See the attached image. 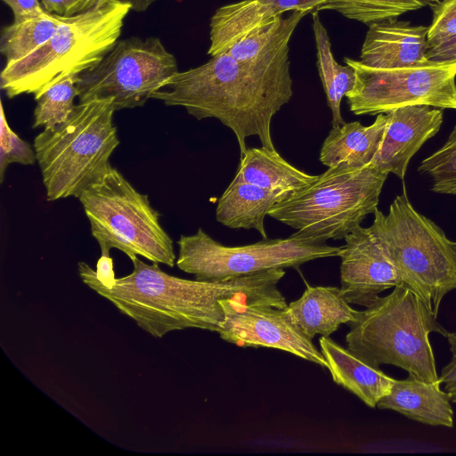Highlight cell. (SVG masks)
Listing matches in <instances>:
<instances>
[{
    "mask_svg": "<svg viewBox=\"0 0 456 456\" xmlns=\"http://www.w3.org/2000/svg\"><path fill=\"white\" fill-rule=\"evenodd\" d=\"M132 262L133 272L108 286L84 262L77 265L78 273L86 285L155 338L187 328L217 331L224 316L221 305L224 299L281 309L288 306L277 288L284 269L207 281L169 275L157 263L147 265L137 256Z\"/></svg>",
    "mask_w": 456,
    "mask_h": 456,
    "instance_id": "cell-1",
    "label": "cell"
},
{
    "mask_svg": "<svg viewBox=\"0 0 456 456\" xmlns=\"http://www.w3.org/2000/svg\"><path fill=\"white\" fill-rule=\"evenodd\" d=\"M289 66V46L249 62L223 53L200 66L177 71L151 98L183 107L199 120L217 118L234 133L240 158L251 135L274 151L272 119L293 94Z\"/></svg>",
    "mask_w": 456,
    "mask_h": 456,
    "instance_id": "cell-2",
    "label": "cell"
},
{
    "mask_svg": "<svg viewBox=\"0 0 456 456\" xmlns=\"http://www.w3.org/2000/svg\"><path fill=\"white\" fill-rule=\"evenodd\" d=\"M127 4L107 0L66 16L52 37L23 59L5 63L0 86L9 98L23 94L37 98L52 85L97 64L118 41Z\"/></svg>",
    "mask_w": 456,
    "mask_h": 456,
    "instance_id": "cell-3",
    "label": "cell"
},
{
    "mask_svg": "<svg viewBox=\"0 0 456 456\" xmlns=\"http://www.w3.org/2000/svg\"><path fill=\"white\" fill-rule=\"evenodd\" d=\"M448 332L420 297L398 284L350 326L347 348L370 364L397 366L421 381L440 384L429 335Z\"/></svg>",
    "mask_w": 456,
    "mask_h": 456,
    "instance_id": "cell-4",
    "label": "cell"
},
{
    "mask_svg": "<svg viewBox=\"0 0 456 456\" xmlns=\"http://www.w3.org/2000/svg\"><path fill=\"white\" fill-rule=\"evenodd\" d=\"M111 99L79 102L69 118L54 128H44L34 140L48 200L79 198L102 177L119 140L113 123Z\"/></svg>",
    "mask_w": 456,
    "mask_h": 456,
    "instance_id": "cell-5",
    "label": "cell"
},
{
    "mask_svg": "<svg viewBox=\"0 0 456 456\" xmlns=\"http://www.w3.org/2000/svg\"><path fill=\"white\" fill-rule=\"evenodd\" d=\"M387 175L370 164L328 167L277 203L268 216L307 237L345 239L378 208Z\"/></svg>",
    "mask_w": 456,
    "mask_h": 456,
    "instance_id": "cell-6",
    "label": "cell"
},
{
    "mask_svg": "<svg viewBox=\"0 0 456 456\" xmlns=\"http://www.w3.org/2000/svg\"><path fill=\"white\" fill-rule=\"evenodd\" d=\"M372 225L397 271L400 284L415 292L437 317L446 294L456 289V244L411 205L405 190L387 215L378 208Z\"/></svg>",
    "mask_w": 456,
    "mask_h": 456,
    "instance_id": "cell-7",
    "label": "cell"
},
{
    "mask_svg": "<svg viewBox=\"0 0 456 456\" xmlns=\"http://www.w3.org/2000/svg\"><path fill=\"white\" fill-rule=\"evenodd\" d=\"M78 199L102 255L110 256L114 248L131 260L141 256L174 266L173 241L160 225V214L118 169L110 166Z\"/></svg>",
    "mask_w": 456,
    "mask_h": 456,
    "instance_id": "cell-8",
    "label": "cell"
},
{
    "mask_svg": "<svg viewBox=\"0 0 456 456\" xmlns=\"http://www.w3.org/2000/svg\"><path fill=\"white\" fill-rule=\"evenodd\" d=\"M176 265L196 280L215 281L265 271L297 268L318 258L339 256L342 247L297 232L287 238L263 239L253 244L225 246L201 228L193 235H182Z\"/></svg>",
    "mask_w": 456,
    "mask_h": 456,
    "instance_id": "cell-9",
    "label": "cell"
},
{
    "mask_svg": "<svg viewBox=\"0 0 456 456\" xmlns=\"http://www.w3.org/2000/svg\"><path fill=\"white\" fill-rule=\"evenodd\" d=\"M178 71L159 37L119 40L94 66L77 77L79 102L111 99L115 110L143 106Z\"/></svg>",
    "mask_w": 456,
    "mask_h": 456,
    "instance_id": "cell-10",
    "label": "cell"
},
{
    "mask_svg": "<svg viewBox=\"0 0 456 456\" xmlns=\"http://www.w3.org/2000/svg\"><path fill=\"white\" fill-rule=\"evenodd\" d=\"M355 73L346 95L355 115L388 113L409 105L456 110V61H427L401 68L375 69L345 58Z\"/></svg>",
    "mask_w": 456,
    "mask_h": 456,
    "instance_id": "cell-11",
    "label": "cell"
},
{
    "mask_svg": "<svg viewBox=\"0 0 456 456\" xmlns=\"http://www.w3.org/2000/svg\"><path fill=\"white\" fill-rule=\"evenodd\" d=\"M221 305L224 316L216 332L224 341L240 346L285 351L328 368L321 350L291 321L286 308L248 304L237 299L222 300Z\"/></svg>",
    "mask_w": 456,
    "mask_h": 456,
    "instance_id": "cell-12",
    "label": "cell"
},
{
    "mask_svg": "<svg viewBox=\"0 0 456 456\" xmlns=\"http://www.w3.org/2000/svg\"><path fill=\"white\" fill-rule=\"evenodd\" d=\"M339 254L341 290L349 304L371 305L385 290L400 284L388 251L371 224L356 226Z\"/></svg>",
    "mask_w": 456,
    "mask_h": 456,
    "instance_id": "cell-13",
    "label": "cell"
},
{
    "mask_svg": "<svg viewBox=\"0 0 456 456\" xmlns=\"http://www.w3.org/2000/svg\"><path fill=\"white\" fill-rule=\"evenodd\" d=\"M387 114L383 139L370 165L403 180L412 156L439 131L444 112L428 105H409Z\"/></svg>",
    "mask_w": 456,
    "mask_h": 456,
    "instance_id": "cell-14",
    "label": "cell"
},
{
    "mask_svg": "<svg viewBox=\"0 0 456 456\" xmlns=\"http://www.w3.org/2000/svg\"><path fill=\"white\" fill-rule=\"evenodd\" d=\"M329 0H242L216 9L210 20L208 54L224 53L231 45L256 30L268 26L289 11L316 8Z\"/></svg>",
    "mask_w": 456,
    "mask_h": 456,
    "instance_id": "cell-15",
    "label": "cell"
},
{
    "mask_svg": "<svg viewBox=\"0 0 456 456\" xmlns=\"http://www.w3.org/2000/svg\"><path fill=\"white\" fill-rule=\"evenodd\" d=\"M428 27L389 19L369 26L360 61L375 69L407 67L427 61Z\"/></svg>",
    "mask_w": 456,
    "mask_h": 456,
    "instance_id": "cell-16",
    "label": "cell"
},
{
    "mask_svg": "<svg viewBox=\"0 0 456 456\" xmlns=\"http://www.w3.org/2000/svg\"><path fill=\"white\" fill-rule=\"evenodd\" d=\"M291 321L307 337H330L341 324L349 327L361 317L362 311L350 306L340 288L308 285L302 296L286 307Z\"/></svg>",
    "mask_w": 456,
    "mask_h": 456,
    "instance_id": "cell-17",
    "label": "cell"
},
{
    "mask_svg": "<svg viewBox=\"0 0 456 456\" xmlns=\"http://www.w3.org/2000/svg\"><path fill=\"white\" fill-rule=\"evenodd\" d=\"M319 344L333 381L355 395L368 407H377L390 392L395 379L379 367L370 364L330 337L322 336Z\"/></svg>",
    "mask_w": 456,
    "mask_h": 456,
    "instance_id": "cell-18",
    "label": "cell"
},
{
    "mask_svg": "<svg viewBox=\"0 0 456 456\" xmlns=\"http://www.w3.org/2000/svg\"><path fill=\"white\" fill-rule=\"evenodd\" d=\"M440 384L427 383L411 375L395 379L390 392L377 404L415 421L436 427H453L451 397Z\"/></svg>",
    "mask_w": 456,
    "mask_h": 456,
    "instance_id": "cell-19",
    "label": "cell"
},
{
    "mask_svg": "<svg viewBox=\"0 0 456 456\" xmlns=\"http://www.w3.org/2000/svg\"><path fill=\"white\" fill-rule=\"evenodd\" d=\"M387 119V114L381 113L367 126L359 121L332 126L322 143L320 161L328 167L370 165L381 144Z\"/></svg>",
    "mask_w": 456,
    "mask_h": 456,
    "instance_id": "cell-20",
    "label": "cell"
},
{
    "mask_svg": "<svg viewBox=\"0 0 456 456\" xmlns=\"http://www.w3.org/2000/svg\"><path fill=\"white\" fill-rule=\"evenodd\" d=\"M287 197L234 177L217 201L216 217L224 226L255 229L266 239L265 217Z\"/></svg>",
    "mask_w": 456,
    "mask_h": 456,
    "instance_id": "cell-21",
    "label": "cell"
},
{
    "mask_svg": "<svg viewBox=\"0 0 456 456\" xmlns=\"http://www.w3.org/2000/svg\"><path fill=\"white\" fill-rule=\"evenodd\" d=\"M315 177L290 165L276 150L263 146L246 150L235 175L237 179L288 196Z\"/></svg>",
    "mask_w": 456,
    "mask_h": 456,
    "instance_id": "cell-22",
    "label": "cell"
},
{
    "mask_svg": "<svg viewBox=\"0 0 456 456\" xmlns=\"http://www.w3.org/2000/svg\"><path fill=\"white\" fill-rule=\"evenodd\" d=\"M313 30L316 45L317 69L327 97L328 106L332 113V126L344 122L340 105L354 87L355 73L349 65H341L334 58L327 29L322 23L317 12H312Z\"/></svg>",
    "mask_w": 456,
    "mask_h": 456,
    "instance_id": "cell-23",
    "label": "cell"
},
{
    "mask_svg": "<svg viewBox=\"0 0 456 456\" xmlns=\"http://www.w3.org/2000/svg\"><path fill=\"white\" fill-rule=\"evenodd\" d=\"M65 17L45 10L4 27L0 36V52L6 60L5 63L20 61L42 46Z\"/></svg>",
    "mask_w": 456,
    "mask_h": 456,
    "instance_id": "cell-24",
    "label": "cell"
},
{
    "mask_svg": "<svg viewBox=\"0 0 456 456\" xmlns=\"http://www.w3.org/2000/svg\"><path fill=\"white\" fill-rule=\"evenodd\" d=\"M309 10L293 11L286 18L256 30L231 45L224 53L239 61H256L276 54L289 46L290 38L300 20Z\"/></svg>",
    "mask_w": 456,
    "mask_h": 456,
    "instance_id": "cell-25",
    "label": "cell"
},
{
    "mask_svg": "<svg viewBox=\"0 0 456 456\" xmlns=\"http://www.w3.org/2000/svg\"><path fill=\"white\" fill-rule=\"evenodd\" d=\"M425 7L419 0H329L315 12L336 11L347 19L368 26Z\"/></svg>",
    "mask_w": 456,
    "mask_h": 456,
    "instance_id": "cell-26",
    "label": "cell"
},
{
    "mask_svg": "<svg viewBox=\"0 0 456 456\" xmlns=\"http://www.w3.org/2000/svg\"><path fill=\"white\" fill-rule=\"evenodd\" d=\"M77 75H70L56 82L37 98L32 127L54 128L63 124L75 109L77 97Z\"/></svg>",
    "mask_w": 456,
    "mask_h": 456,
    "instance_id": "cell-27",
    "label": "cell"
},
{
    "mask_svg": "<svg viewBox=\"0 0 456 456\" xmlns=\"http://www.w3.org/2000/svg\"><path fill=\"white\" fill-rule=\"evenodd\" d=\"M418 171L430 179L434 192L456 196V124L446 142L420 162Z\"/></svg>",
    "mask_w": 456,
    "mask_h": 456,
    "instance_id": "cell-28",
    "label": "cell"
},
{
    "mask_svg": "<svg viewBox=\"0 0 456 456\" xmlns=\"http://www.w3.org/2000/svg\"><path fill=\"white\" fill-rule=\"evenodd\" d=\"M3 104H0V182L11 163L32 165L37 160L35 150L9 126Z\"/></svg>",
    "mask_w": 456,
    "mask_h": 456,
    "instance_id": "cell-29",
    "label": "cell"
},
{
    "mask_svg": "<svg viewBox=\"0 0 456 456\" xmlns=\"http://www.w3.org/2000/svg\"><path fill=\"white\" fill-rule=\"evenodd\" d=\"M432 9L433 19L427 35L428 48L456 36V0H443Z\"/></svg>",
    "mask_w": 456,
    "mask_h": 456,
    "instance_id": "cell-30",
    "label": "cell"
},
{
    "mask_svg": "<svg viewBox=\"0 0 456 456\" xmlns=\"http://www.w3.org/2000/svg\"><path fill=\"white\" fill-rule=\"evenodd\" d=\"M446 338L452 358L443 368L439 379L441 384L444 385V390L449 394L451 402L456 403V331L448 332Z\"/></svg>",
    "mask_w": 456,
    "mask_h": 456,
    "instance_id": "cell-31",
    "label": "cell"
},
{
    "mask_svg": "<svg viewBox=\"0 0 456 456\" xmlns=\"http://www.w3.org/2000/svg\"><path fill=\"white\" fill-rule=\"evenodd\" d=\"M107 0H75L68 9L65 16H73L87 11ZM131 6L132 11L143 12L147 10L156 0H117Z\"/></svg>",
    "mask_w": 456,
    "mask_h": 456,
    "instance_id": "cell-32",
    "label": "cell"
},
{
    "mask_svg": "<svg viewBox=\"0 0 456 456\" xmlns=\"http://www.w3.org/2000/svg\"><path fill=\"white\" fill-rule=\"evenodd\" d=\"M13 14V20L37 15L45 11L41 0H2Z\"/></svg>",
    "mask_w": 456,
    "mask_h": 456,
    "instance_id": "cell-33",
    "label": "cell"
},
{
    "mask_svg": "<svg viewBox=\"0 0 456 456\" xmlns=\"http://www.w3.org/2000/svg\"><path fill=\"white\" fill-rule=\"evenodd\" d=\"M427 58L433 61H456V36L427 50Z\"/></svg>",
    "mask_w": 456,
    "mask_h": 456,
    "instance_id": "cell-34",
    "label": "cell"
},
{
    "mask_svg": "<svg viewBox=\"0 0 456 456\" xmlns=\"http://www.w3.org/2000/svg\"><path fill=\"white\" fill-rule=\"evenodd\" d=\"M94 274L97 280L104 286L110 285L116 280L113 261L110 256L101 255L96 264Z\"/></svg>",
    "mask_w": 456,
    "mask_h": 456,
    "instance_id": "cell-35",
    "label": "cell"
},
{
    "mask_svg": "<svg viewBox=\"0 0 456 456\" xmlns=\"http://www.w3.org/2000/svg\"><path fill=\"white\" fill-rule=\"evenodd\" d=\"M75 0H41L44 9L49 12L65 16Z\"/></svg>",
    "mask_w": 456,
    "mask_h": 456,
    "instance_id": "cell-36",
    "label": "cell"
},
{
    "mask_svg": "<svg viewBox=\"0 0 456 456\" xmlns=\"http://www.w3.org/2000/svg\"><path fill=\"white\" fill-rule=\"evenodd\" d=\"M419 1H421L425 4V6H430L432 8L443 0H419Z\"/></svg>",
    "mask_w": 456,
    "mask_h": 456,
    "instance_id": "cell-37",
    "label": "cell"
}]
</instances>
